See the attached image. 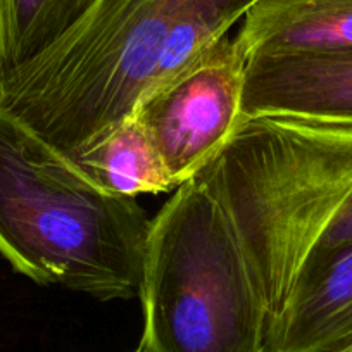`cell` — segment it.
<instances>
[{
  "mask_svg": "<svg viewBox=\"0 0 352 352\" xmlns=\"http://www.w3.org/2000/svg\"><path fill=\"white\" fill-rule=\"evenodd\" d=\"M352 345V245L311 264L270 323L268 352H338Z\"/></svg>",
  "mask_w": 352,
  "mask_h": 352,
  "instance_id": "8992f818",
  "label": "cell"
},
{
  "mask_svg": "<svg viewBox=\"0 0 352 352\" xmlns=\"http://www.w3.org/2000/svg\"><path fill=\"white\" fill-rule=\"evenodd\" d=\"M92 0H0V81L54 45Z\"/></svg>",
  "mask_w": 352,
  "mask_h": 352,
  "instance_id": "9c48e42d",
  "label": "cell"
},
{
  "mask_svg": "<svg viewBox=\"0 0 352 352\" xmlns=\"http://www.w3.org/2000/svg\"><path fill=\"white\" fill-rule=\"evenodd\" d=\"M233 38L247 59L352 49V0H261Z\"/></svg>",
  "mask_w": 352,
  "mask_h": 352,
  "instance_id": "52a82bcc",
  "label": "cell"
},
{
  "mask_svg": "<svg viewBox=\"0 0 352 352\" xmlns=\"http://www.w3.org/2000/svg\"><path fill=\"white\" fill-rule=\"evenodd\" d=\"M338 352H352V345H349V347L342 349V351H338Z\"/></svg>",
  "mask_w": 352,
  "mask_h": 352,
  "instance_id": "8fae6325",
  "label": "cell"
},
{
  "mask_svg": "<svg viewBox=\"0 0 352 352\" xmlns=\"http://www.w3.org/2000/svg\"><path fill=\"white\" fill-rule=\"evenodd\" d=\"M135 352H268V318L228 212L199 178L151 218Z\"/></svg>",
  "mask_w": 352,
  "mask_h": 352,
  "instance_id": "3957f363",
  "label": "cell"
},
{
  "mask_svg": "<svg viewBox=\"0 0 352 352\" xmlns=\"http://www.w3.org/2000/svg\"><path fill=\"white\" fill-rule=\"evenodd\" d=\"M97 187L124 199L176 188L145 128L131 116L76 159Z\"/></svg>",
  "mask_w": 352,
  "mask_h": 352,
  "instance_id": "ba28073f",
  "label": "cell"
},
{
  "mask_svg": "<svg viewBox=\"0 0 352 352\" xmlns=\"http://www.w3.org/2000/svg\"><path fill=\"white\" fill-rule=\"evenodd\" d=\"M257 2L92 0L50 49L0 81V107L76 161Z\"/></svg>",
  "mask_w": 352,
  "mask_h": 352,
  "instance_id": "6da1fadb",
  "label": "cell"
},
{
  "mask_svg": "<svg viewBox=\"0 0 352 352\" xmlns=\"http://www.w3.org/2000/svg\"><path fill=\"white\" fill-rule=\"evenodd\" d=\"M242 113L352 124V49L250 57Z\"/></svg>",
  "mask_w": 352,
  "mask_h": 352,
  "instance_id": "5b68a950",
  "label": "cell"
},
{
  "mask_svg": "<svg viewBox=\"0 0 352 352\" xmlns=\"http://www.w3.org/2000/svg\"><path fill=\"white\" fill-rule=\"evenodd\" d=\"M351 245H352V199L347 202L344 211L338 214V218L335 219V223L331 225V228L328 230L327 235L323 236L316 254H314L313 259L309 261L306 270L309 268L311 264H314L316 261L323 259L324 256H328V254L335 252V250L345 249V247H351ZM306 270H304V272H306ZM302 273H300V275H302Z\"/></svg>",
  "mask_w": 352,
  "mask_h": 352,
  "instance_id": "30bf717a",
  "label": "cell"
},
{
  "mask_svg": "<svg viewBox=\"0 0 352 352\" xmlns=\"http://www.w3.org/2000/svg\"><path fill=\"white\" fill-rule=\"evenodd\" d=\"M151 218L0 107V256L38 285L138 297Z\"/></svg>",
  "mask_w": 352,
  "mask_h": 352,
  "instance_id": "7a4b0ae2",
  "label": "cell"
},
{
  "mask_svg": "<svg viewBox=\"0 0 352 352\" xmlns=\"http://www.w3.org/2000/svg\"><path fill=\"white\" fill-rule=\"evenodd\" d=\"M245 71L247 57L226 35L138 102L133 118L151 137L176 187L195 178L243 121Z\"/></svg>",
  "mask_w": 352,
  "mask_h": 352,
  "instance_id": "277c9868",
  "label": "cell"
}]
</instances>
